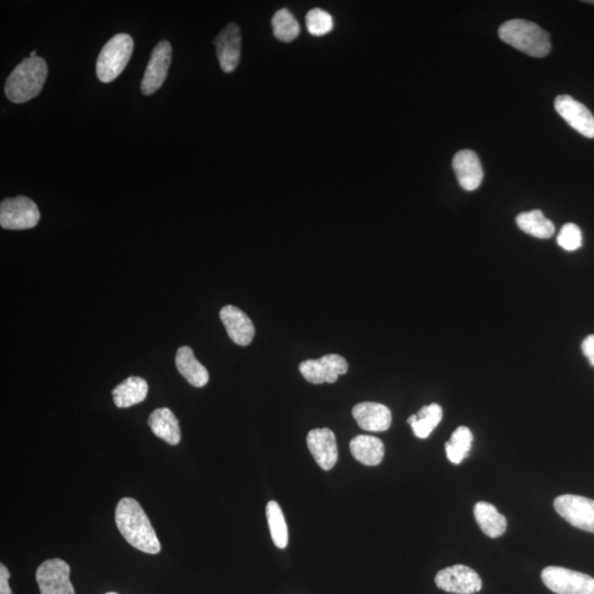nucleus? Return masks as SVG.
<instances>
[{
	"instance_id": "nucleus-1",
	"label": "nucleus",
	"mask_w": 594,
	"mask_h": 594,
	"mask_svg": "<svg viewBox=\"0 0 594 594\" xmlns=\"http://www.w3.org/2000/svg\"><path fill=\"white\" fill-rule=\"evenodd\" d=\"M115 519L119 532L132 547L150 554L161 552L155 528L136 500L122 499L117 504Z\"/></svg>"
},
{
	"instance_id": "nucleus-2",
	"label": "nucleus",
	"mask_w": 594,
	"mask_h": 594,
	"mask_svg": "<svg viewBox=\"0 0 594 594\" xmlns=\"http://www.w3.org/2000/svg\"><path fill=\"white\" fill-rule=\"evenodd\" d=\"M47 76V62L40 57L28 58L10 73L4 93L14 104L27 103L42 91Z\"/></svg>"
},
{
	"instance_id": "nucleus-3",
	"label": "nucleus",
	"mask_w": 594,
	"mask_h": 594,
	"mask_svg": "<svg viewBox=\"0 0 594 594\" xmlns=\"http://www.w3.org/2000/svg\"><path fill=\"white\" fill-rule=\"evenodd\" d=\"M499 36L505 43L533 58H544L551 52L548 32L527 20H508L500 27Z\"/></svg>"
},
{
	"instance_id": "nucleus-4",
	"label": "nucleus",
	"mask_w": 594,
	"mask_h": 594,
	"mask_svg": "<svg viewBox=\"0 0 594 594\" xmlns=\"http://www.w3.org/2000/svg\"><path fill=\"white\" fill-rule=\"evenodd\" d=\"M133 52V40L127 33H119L104 46L96 63V74L102 83H111L121 76Z\"/></svg>"
},
{
	"instance_id": "nucleus-5",
	"label": "nucleus",
	"mask_w": 594,
	"mask_h": 594,
	"mask_svg": "<svg viewBox=\"0 0 594 594\" xmlns=\"http://www.w3.org/2000/svg\"><path fill=\"white\" fill-rule=\"evenodd\" d=\"M40 221L39 208L26 196L6 198L0 204V226L4 230H32Z\"/></svg>"
},
{
	"instance_id": "nucleus-6",
	"label": "nucleus",
	"mask_w": 594,
	"mask_h": 594,
	"mask_svg": "<svg viewBox=\"0 0 594 594\" xmlns=\"http://www.w3.org/2000/svg\"><path fill=\"white\" fill-rule=\"evenodd\" d=\"M544 586L556 594H594V578L562 567H547L542 572Z\"/></svg>"
},
{
	"instance_id": "nucleus-7",
	"label": "nucleus",
	"mask_w": 594,
	"mask_h": 594,
	"mask_svg": "<svg viewBox=\"0 0 594 594\" xmlns=\"http://www.w3.org/2000/svg\"><path fill=\"white\" fill-rule=\"evenodd\" d=\"M554 509L572 526L594 534V501L580 495L564 494L554 500Z\"/></svg>"
},
{
	"instance_id": "nucleus-8",
	"label": "nucleus",
	"mask_w": 594,
	"mask_h": 594,
	"mask_svg": "<svg viewBox=\"0 0 594 594\" xmlns=\"http://www.w3.org/2000/svg\"><path fill=\"white\" fill-rule=\"evenodd\" d=\"M71 568L62 559H49L40 564L36 579L41 594H76L69 580Z\"/></svg>"
},
{
	"instance_id": "nucleus-9",
	"label": "nucleus",
	"mask_w": 594,
	"mask_h": 594,
	"mask_svg": "<svg viewBox=\"0 0 594 594\" xmlns=\"http://www.w3.org/2000/svg\"><path fill=\"white\" fill-rule=\"evenodd\" d=\"M348 368V363L344 356L330 354L320 359L303 361L300 364V373L310 383H335L339 375L346 374Z\"/></svg>"
},
{
	"instance_id": "nucleus-10",
	"label": "nucleus",
	"mask_w": 594,
	"mask_h": 594,
	"mask_svg": "<svg viewBox=\"0 0 594 594\" xmlns=\"http://www.w3.org/2000/svg\"><path fill=\"white\" fill-rule=\"evenodd\" d=\"M435 583L442 590L455 594H474L482 589V578L464 564L443 569L436 576Z\"/></svg>"
},
{
	"instance_id": "nucleus-11",
	"label": "nucleus",
	"mask_w": 594,
	"mask_h": 594,
	"mask_svg": "<svg viewBox=\"0 0 594 594\" xmlns=\"http://www.w3.org/2000/svg\"><path fill=\"white\" fill-rule=\"evenodd\" d=\"M172 62V46L166 40L158 42L151 53L141 82L143 95L148 96L160 89L166 82Z\"/></svg>"
},
{
	"instance_id": "nucleus-12",
	"label": "nucleus",
	"mask_w": 594,
	"mask_h": 594,
	"mask_svg": "<svg viewBox=\"0 0 594 594\" xmlns=\"http://www.w3.org/2000/svg\"><path fill=\"white\" fill-rule=\"evenodd\" d=\"M554 108L564 122L580 135L594 139V116L580 102L569 95L554 99Z\"/></svg>"
},
{
	"instance_id": "nucleus-13",
	"label": "nucleus",
	"mask_w": 594,
	"mask_h": 594,
	"mask_svg": "<svg viewBox=\"0 0 594 594\" xmlns=\"http://www.w3.org/2000/svg\"><path fill=\"white\" fill-rule=\"evenodd\" d=\"M218 62L225 73L234 72L240 62L241 32L238 24L232 22L222 29L215 39Z\"/></svg>"
},
{
	"instance_id": "nucleus-14",
	"label": "nucleus",
	"mask_w": 594,
	"mask_h": 594,
	"mask_svg": "<svg viewBox=\"0 0 594 594\" xmlns=\"http://www.w3.org/2000/svg\"><path fill=\"white\" fill-rule=\"evenodd\" d=\"M307 446L315 462L326 472L335 467L338 460V447L333 430L316 428L307 435Z\"/></svg>"
},
{
	"instance_id": "nucleus-15",
	"label": "nucleus",
	"mask_w": 594,
	"mask_h": 594,
	"mask_svg": "<svg viewBox=\"0 0 594 594\" xmlns=\"http://www.w3.org/2000/svg\"><path fill=\"white\" fill-rule=\"evenodd\" d=\"M220 320L226 327L227 334L236 345L248 346L254 340L256 329L254 323L244 311L234 305L222 307Z\"/></svg>"
},
{
	"instance_id": "nucleus-16",
	"label": "nucleus",
	"mask_w": 594,
	"mask_h": 594,
	"mask_svg": "<svg viewBox=\"0 0 594 594\" xmlns=\"http://www.w3.org/2000/svg\"><path fill=\"white\" fill-rule=\"evenodd\" d=\"M453 167L464 190L472 192L482 185L483 170L478 156L473 151L462 150L455 153Z\"/></svg>"
},
{
	"instance_id": "nucleus-17",
	"label": "nucleus",
	"mask_w": 594,
	"mask_h": 594,
	"mask_svg": "<svg viewBox=\"0 0 594 594\" xmlns=\"http://www.w3.org/2000/svg\"><path fill=\"white\" fill-rule=\"evenodd\" d=\"M353 416L360 428L368 432H385L392 424V413L388 406L374 402L356 404Z\"/></svg>"
},
{
	"instance_id": "nucleus-18",
	"label": "nucleus",
	"mask_w": 594,
	"mask_h": 594,
	"mask_svg": "<svg viewBox=\"0 0 594 594\" xmlns=\"http://www.w3.org/2000/svg\"><path fill=\"white\" fill-rule=\"evenodd\" d=\"M176 365L178 373L184 376L187 382L202 388L210 381V374L204 365L196 359L190 346H184L178 348L176 356Z\"/></svg>"
},
{
	"instance_id": "nucleus-19",
	"label": "nucleus",
	"mask_w": 594,
	"mask_h": 594,
	"mask_svg": "<svg viewBox=\"0 0 594 594\" xmlns=\"http://www.w3.org/2000/svg\"><path fill=\"white\" fill-rule=\"evenodd\" d=\"M148 424L152 433L168 445L176 446L181 442L180 424L170 409L162 408L153 410L148 416Z\"/></svg>"
},
{
	"instance_id": "nucleus-20",
	"label": "nucleus",
	"mask_w": 594,
	"mask_h": 594,
	"mask_svg": "<svg viewBox=\"0 0 594 594\" xmlns=\"http://www.w3.org/2000/svg\"><path fill=\"white\" fill-rule=\"evenodd\" d=\"M350 452L356 460L364 465H378L385 454L382 440L369 435H358L350 442Z\"/></svg>"
},
{
	"instance_id": "nucleus-21",
	"label": "nucleus",
	"mask_w": 594,
	"mask_h": 594,
	"mask_svg": "<svg viewBox=\"0 0 594 594\" xmlns=\"http://www.w3.org/2000/svg\"><path fill=\"white\" fill-rule=\"evenodd\" d=\"M148 383L140 376H130L112 390V399L117 408L128 409L143 402L148 395Z\"/></svg>"
},
{
	"instance_id": "nucleus-22",
	"label": "nucleus",
	"mask_w": 594,
	"mask_h": 594,
	"mask_svg": "<svg viewBox=\"0 0 594 594\" xmlns=\"http://www.w3.org/2000/svg\"><path fill=\"white\" fill-rule=\"evenodd\" d=\"M473 513L479 527L487 536L497 538L507 531V518L494 505L483 501L478 502L474 505Z\"/></svg>"
},
{
	"instance_id": "nucleus-23",
	"label": "nucleus",
	"mask_w": 594,
	"mask_h": 594,
	"mask_svg": "<svg viewBox=\"0 0 594 594\" xmlns=\"http://www.w3.org/2000/svg\"><path fill=\"white\" fill-rule=\"evenodd\" d=\"M443 418V409L433 403L424 406L418 414L410 416L408 423L413 429L416 437L425 439L429 437Z\"/></svg>"
},
{
	"instance_id": "nucleus-24",
	"label": "nucleus",
	"mask_w": 594,
	"mask_h": 594,
	"mask_svg": "<svg viewBox=\"0 0 594 594\" xmlns=\"http://www.w3.org/2000/svg\"><path fill=\"white\" fill-rule=\"evenodd\" d=\"M517 224L525 234L538 238V239H549L554 234L553 222L547 220L543 212L539 210L518 215Z\"/></svg>"
},
{
	"instance_id": "nucleus-25",
	"label": "nucleus",
	"mask_w": 594,
	"mask_h": 594,
	"mask_svg": "<svg viewBox=\"0 0 594 594\" xmlns=\"http://www.w3.org/2000/svg\"><path fill=\"white\" fill-rule=\"evenodd\" d=\"M473 435L472 430L464 426H460L452 435L448 443H446V454L450 463L460 464L472 450Z\"/></svg>"
},
{
	"instance_id": "nucleus-26",
	"label": "nucleus",
	"mask_w": 594,
	"mask_h": 594,
	"mask_svg": "<svg viewBox=\"0 0 594 594\" xmlns=\"http://www.w3.org/2000/svg\"><path fill=\"white\" fill-rule=\"evenodd\" d=\"M266 519L269 524L272 541L275 546L284 549L289 544V529L285 522L284 511L275 501H270L266 505Z\"/></svg>"
},
{
	"instance_id": "nucleus-27",
	"label": "nucleus",
	"mask_w": 594,
	"mask_h": 594,
	"mask_svg": "<svg viewBox=\"0 0 594 594\" xmlns=\"http://www.w3.org/2000/svg\"><path fill=\"white\" fill-rule=\"evenodd\" d=\"M274 37L282 42H292L299 37L301 28L293 14L287 9H280L272 18Z\"/></svg>"
},
{
	"instance_id": "nucleus-28",
	"label": "nucleus",
	"mask_w": 594,
	"mask_h": 594,
	"mask_svg": "<svg viewBox=\"0 0 594 594\" xmlns=\"http://www.w3.org/2000/svg\"><path fill=\"white\" fill-rule=\"evenodd\" d=\"M306 27L310 34L315 37L325 36L334 28V20L330 14L323 9H311L306 16Z\"/></svg>"
},
{
	"instance_id": "nucleus-29",
	"label": "nucleus",
	"mask_w": 594,
	"mask_h": 594,
	"mask_svg": "<svg viewBox=\"0 0 594 594\" xmlns=\"http://www.w3.org/2000/svg\"><path fill=\"white\" fill-rule=\"evenodd\" d=\"M558 245L566 251H576L582 246V232L577 225L569 224L562 228L557 237Z\"/></svg>"
},
{
	"instance_id": "nucleus-30",
	"label": "nucleus",
	"mask_w": 594,
	"mask_h": 594,
	"mask_svg": "<svg viewBox=\"0 0 594 594\" xmlns=\"http://www.w3.org/2000/svg\"><path fill=\"white\" fill-rule=\"evenodd\" d=\"M10 572L4 563L0 564V594H13L9 586Z\"/></svg>"
},
{
	"instance_id": "nucleus-31",
	"label": "nucleus",
	"mask_w": 594,
	"mask_h": 594,
	"mask_svg": "<svg viewBox=\"0 0 594 594\" xmlns=\"http://www.w3.org/2000/svg\"><path fill=\"white\" fill-rule=\"evenodd\" d=\"M581 348L582 353L587 356L589 363L594 366V335L588 336L587 338L582 341Z\"/></svg>"
},
{
	"instance_id": "nucleus-32",
	"label": "nucleus",
	"mask_w": 594,
	"mask_h": 594,
	"mask_svg": "<svg viewBox=\"0 0 594 594\" xmlns=\"http://www.w3.org/2000/svg\"><path fill=\"white\" fill-rule=\"evenodd\" d=\"M36 57H37L36 51H32V53H30V58H36Z\"/></svg>"
},
{
	"instance_id": "nucleus-33",
	"label": "nucleus",
	"mask_w": 594,
	"mask_h": 594,
	"mask_svg": "<svg viewBox=\"0 0 594 594\" xmlns=\"http://www.w3.org/2000/svg\"><path fill=\"white\" fill-rule=\"evenodd\" d=\"M584 3H587V4H594V0H587V2H584Z\"/></svg>"
},
{
	"instance_id": "nucleus-34",
	"label": "nucleus",
	"mask_w": 594,
	"mask_h": 594,
	"mask_svg": "<svg viewBox=\"0 0 594 594\" xmlns=\"http://www.w3.org/2000/svg\"><path fill=\"white\" fill-rule=\"evenodd\" d=\"M106 594H118V593H115V592H109V593H106Z\"/></svg>"
}]
</instances>
